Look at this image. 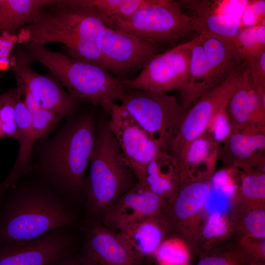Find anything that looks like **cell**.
I'll return each mask as SVG.
<instances>
[{"label": "cell", "instance_id": "35", "mask_svg": "<svg viewBox=\"0 0 265 265\" xmlns=\"http://www.w3.org/2000/svg\"><path fill=\"white\" fill-rule=\"evenodd\" d=\"M240 250L245 255L251 258L252 263L262 265L265 259V238H238Z\"/></svg>", "mask_w": 265, "mask_h": 265}, {"label": "cell", "instance_id": "22", "mask_svg": "<svg viewBox=\"0 0 265 265\" xmlns=\"http://www.w3.org/2000/svg\"><path fill=\"white\" fill-rule=\"evenodd\" d=\"M138 182L170 202L180 183L177 159L168 151H160L146 165Z\"/></svg>", "mask_w": 265, "mask_h": 265}, {"label": "cell", "instance_id": "1", "mask_svg": "<svg viewBox=\"0 0 265 265\" xmlns=\"http://www.w3.org/2000/svg\"><path fill=\"white\" fill-rule=\"evenodd\" d=\"M0 206V245L40 238L79 221L76 204L46 183L26 182L9 189Z\"/></svg>", "mask_w": 265, "mask_h": 265}, {"label": "cell", "instance_id": "42", "mask_svg": "<svg viewBox=\"0 0 265 265\" xmlns=\"http://www.w3.org/2000/svg\"><path fill=\"white\" fill-rule=\"evenodd\" d=\"M2 138H3V135L1 130V122L0 121V139Z\"/></svg>", "mask_w": 265, "mask_h": 265}, {"label": "cell", "instance_id": "11", "mask_svg": "<svg viewBox=\"0 0 265 265\" xmlns=\"http://www.w3.org/2000/svg\"><path fill=\"white\" fill-rule=\"evenodd\" d=\"M74 228L59 227L32 240L0 245V265H54L76 252L77 238Z\"/></svg>", "mask_w": 265, "mask_h": 265}, {"label": "cell", "instance_id": "32", "mask_svg": "<svg viewBox=\"0 0 265 265\" xmlns=\"http://www.w3.org/2000/svg\"><path fill=\"white\" fill-rule=\"evenodd\" d=\"M32 114L31 136L33 143L46 136L63 117L52 110L40 108Z\"/></svg>", "mask_w": 265, "mask_h": 265}, {"label": "cell", "instance_id": "24", "mask_svg": "<svg viewBox=\"0 0 265 265\" xmlns=\"http://www.w3.org/2000/svg\"><path fill=\"white\" fill-rule=\"evenodd\" d=\"M55 0H0V36L31 23Z\"/></svg>", "mask_w": 265, "mask_h": 265}, {"label": "cell", "instance_id": "39", "mask_svg": "<svg viewBox=\"0 0 265 265\" xmlns=\"http://www.w3.org/2000/svg\"><path fill=\"white\" fill-rule=\"evenodd\" d=\"M1 130L3 138H12L17 139L18 128L15 121L1 123Z\"/></svg>", "mask_w": 265, "mask_h": 265}, {"label": "cell", "instance_id": "44", "mask_svg": "<svg viewBox=\"0 0 265 265\" xmlns=\"http://www.w3.org/2000/svg\"><path fill=\"white\" fill-rule=\"evenodd\" d=\"M258 265L252 263V264H251V265Z\"/></svg>", "mask_w": 265, "mask_h": 265}, {"label": "cell", "instance_id": "20", "mask_svg": "<svg viewBox=\"0 0 265 265\" xmlns=\"http://www.w3.org/2000/svg\"><path fill=\"white\" fill-rule=\"evenodd\" d=\"M182 8L192 11L197 32L235 39L240 28V15L224 7L226 1L179 0Z\"/></svg>", "mask_w": 265, "mask_h": 265}, {"label": "cell", "instance_id": "9", "mask_svg": "<svg viewBox=\"0 0 265 265\" xmlns=\"http://www.w3.org/2000/svg\"><path fill=\"white\" fill-rule=\"evenodd\" d=\"M196 36L154 55L137 77L124 81L125 90L143 89L164 92L179 90L187 78L191 49Z\"/></svg>", "mask_w": 265, "mask_h": 265}, {"label": "cell", "instance_id": "19", "mask_svg": "<svg viewBox=\"0 0 265 265\" xmlns=\"http://www.w3.org/2000/svg\"><path fill=\"white\" fill-rule=\"evenodd\" d=\"M226 110L234 129L249 126L265 127V91L256 86L246 67Z\"/></svg>", "mask_w": 265, "mask_h": 265}, {"label": "cell", "instance_id": "5", "mask_svg": "<svg viewBox=\"0 0 265 265\" xmlns=\"http://www.w3.org/2000/svg\"><path fill=\"white\" fill-rule=\"evenodd\" d=\"M88 176L83 189L86 219L99 220L106 210L138 182L124 161L108 122L96 130Z\"/></svg>", "mask_w": 265, "mask_h": 265}, {"label": "cell", "instance_id": "41", "mask_svg": "<svg viewBox=\"0 0 265 265\" xmlns=\"http://www.w3.org/2000/svg\"><path fill=\"white\" fill-rule=\"evenodd\" d=\"M6 193V192L3 191V190L0 188V206L1 205L4 199Z\"/></svg>", "mask_w": 265, "mask_h": 265}, {"label": "cell", "instance_id": "23", "mask_svg": "<svg viewBox=\"0 0 265 265\" xmlns=\"http://www.w3.org/2000/svg\"><path fill=\"white\" fill-rule=\"evenodd\" d=\"M118 233L135 252L145 258L155 255L170 235L169 224L162 212Z\"/></svg>", "mask_w": 265, "mask_h": 265}, {"label": "cell", "instance_id": "18", "mask_svg": "<svg viewBox=\"0 0 265 265\" xmlns=\"http://www.w3.org/2000/svg\"><path fill=\"white\" fill-rule=\"evenodd\" d=\"M218 159L225 167L265 172V127L234 129L223 145L219 146Z\"/></svg>", "mask_w": 265, "mask_h": 265}, {"label": "cell", "instance_id": "10", "mask_svg": "<svg viewBox=\"0 0 265 265\" xmlns=\"http://www.w3.org/2000/svg\"><path fill=\"white\" fill-rule=\"evenodd\" d=\"M245 69L243 63L220 86L201 97L186 111L168 149L176 158L189 143L205 132L212 117L226 107Z\"/></svg>", "mask_w": 265, "mask_h": 265}, {"label": "cell", "instance_id": "15", "mask_svg": "<svg viewBox=\"0 0 265 265\" xmlns=\"http://www.w3.org/2000/svg\"><path fill=\"white\" fill-rule=\"evenodd\" d=\"M110 116L109 128L138 181L148 163L162 150L121 105L115 104Z\"/></svg>", "mask_w": 265, "mask_h": 265}, {"label": "cell", "instance_id": "14", "mask_svg": "<svg viewBox=\"0 0 265 265\" xmlns=\"http://www.w3.org/2000/svg\"><path fill=\"white\" fill-rule=\"evenodd\" d=\"M31 62L26 52L21 48L16 49L10 57L9 66L17 89L32 93L37 99L40 108L55 111L63 117L73 112L77 100L66 92L54 77L34 71Z\"/></svg>", "mask_w": 265, "mask_h": 265}, {"label": "cell", "instance_id": "3", "mask_svg": "<svg viewBox=\"0 0 265 265\" xmlns=\"http://www.w3.org/2000/svg\"><path fill=\"white\" fill-rule=\"evenodd\" d=\"M92 114L66 124L49 142L38 167L40 181L76 204L83 195L85 170L95 141Z\"/></svg>", "mask_w": 265, "mask_h": 265}, {"label": "cell", "instance_id": "31", "mask_svg": "<svg viewBox=\"0 0 265 265\" xmlns=\"http://www.w3.org/2000/svg\"><path fill=\"white\" fill-rule=\"evenodd\" d=\"M187 243L177 237H169L159 246L155 255L161 265H188Z\"/></svg>", "mask_w": 265, "mask_h": 265}, {"label": "cell", "instance_id": "40", "mask_svg": "<svg viewBox=\"0 0 265 265\" xmlns=\"http://www.w3.org/2000/svg\"><path fill=\"white\" fill-rule=\"evenodd\" d=\"M54 265H81L79 253L70 254L59 260Z\"/></svg>", "mask_w": 265, "mask_h": 265}, {"label": "cell", "instance_id": "13", "mask_svg": "<svg viewBox=\"0 0 265 265\" xmlns=\"http://www.w3.org/2000/svg\"><path fill=\"white\" fill-rule=\"evenodd\" d=\"M79 253L81 265H144L145 259L135 252L121 235L100 221L85 220Z\"/></svg>", "mask_w": 265, "mask_h": 265}, {"label": "cell", "instance_id": "27", "mask_svg": "<svg viewBox=\"0 0 265 265\" xmlns=\"http://www.w3.org/2000/svg\"><path fill=\"white\" fill-rule=\"evenodd\" d=\"M231 218L238 238H265V207L235 203Z\"/></svg>", "mask_w": 265, "mask_h": 265}, {"label": "cell", "instance_id": "38", "mask_svg": "<svg viewBox=\"0 0 265 265\" xmlns=\"http://www.w3.org/2000/svg\"><path fill=\"white\" fill-rule=\"evenodd\" d=\"M234 254H224L205 256L196 265H240L239 259Z\"/></svg>", "mask_w": 265, "mask_h": 265}, {"label": "cell", "instance_id": "28", "mask_svg": "<svg viewBox=\"0 0 265 265\" xmlns=\"http://www.w3.org/2000/svg\"><path fill=\"white\" fill-rule=\"evenodd\" d=\"M234 203L265 207V172L256 169L240 170Z\"/></svg>", "mask_w": 265, "mask_h": 265}, {"label": "cell", "instance_id": "43", "mask_svg": "<svg viewBox=\"0 0 265 265\" xmlns=\"http://www.w3.org/2000/svg\"><path fill=\"white\" fill-rule=\"evenodd\" d=\"M2 72L1 70H0V80L2 78Z\"/></svg>", "mask_w": 265, "mask_h": 265}, {"label": "cell", "instance_id": "29", "mask_svg": "<svg viewBox=\"0 0 265 265\" xmlns=\"http://www.w3.org/2000/svg\"><path fill=\"white\" fill-rule=\"evenodd\" d=\"M265 25L240 29L234 39L237 49L243 60L265 52Z\"/></svg>", "mask_w": 265, "mask_h": 265}, {"label": "cell", "instance_id": "2", "mask_svg": "<svg viewBox=\"0 0 265 265\" xmlns=\"http://www.w3.org/2000/svg\"><path fill=\"white\" fill-rule=\"evenodd\" d=\"M45 7L30 24L19 30L17 42L45 45L59 43L68 56L103 65L101 43L106 25L91 9L56 0Z\"/></svg>", "mask_w": 265, "mask_h": 265}, {"label": "cell", "instance_id": "12", "mask_svg": "<svg viewBox=\"0 0 265 265\" xmlns=\"http://www.w3.org/2000/svg\"><path fill=\"white\" fill-rule=\"evenodd\" d=\"M210 178L180 183L175 196L162 211L173 237L193 243L204 221Z\"/></svg>", "mask_w": 265, "mask_h": 265}, {"label": "cell", "instance_id": "25", "mask_svg": "<svg viewBox=\"0 0 265 265\" xmlns=\"http://www.w3.org/2000/svg\"><path fill=\"white\" fill-rule=\"evenodd\" d=\"M157 0H68L72 5L88 7L94 11L106 25L152 5Z\"/></svg>", "mask_w": 265, "mask_h": 265}, {"label": "cell", "instance_id": "17", "mask_svg": "<svg viewBox=\"0 0 265 265\" xmlns=\"http://www.w3.org/2000/svg\"><path fill=\"white\" fill-rule=\"evenodd\" d=\"M168 203L137 182L106 210L101 222L106 227L120 232L160 213Z\"/></svg>", "mask_w": 265, "mask_h": 265}, {"label": "cell", "instance_id": "4", "mask_svg": "<svg viewBox=\"0 0 265 265\" xmlns=\"http://www.w3.org/2000/svg\"><path fill=\"white\" fill-rule=\"evenodd\" d=\"M25 44L31 62H38L46 66L72 97L77 100H87L110 115L115 101L119 100L125 90L123 80L113 76L102 66L50 50L45 45Z\"/></svg>", "mask_w": 265, "mask_h": 265}, {"label": "cell", "instance_id": "26", "mask_svg": "<svg viewBox=\"0 0 265 265\" xmlns=\"http://www.w3.org/2000/svg\"><path fill=\"white\" fill-rule=\"evenodd\" d=\"M207 214L193 242L204 252L224 241L234 232L232 220L227 214Z\"/></svg>", "mask_w": 265, "mask_h": 265}, {"label": "cell", "instance_id": "16", "mask_svg": "<svg viewBox=\"0 0 265 265\" xmlns=\"http://www.w3.org/2000/svg\"><path fill=\"white\" fill-rule=\"evenodd\" d=\"M158 53V48L130 33L106 26L101 43L103 65L109 72L122 76L141 70Z\"/></svg>", "mask_w": 265, "mask_h": 265}, {"label": "cell", "instance_id": "33", "mask_svg": "<svg viewBox=\"0 0 265 265\" xmlns=\"http://www.w3.org/2000/svg\"><path fill=\"white\" fill-rule=\"evenodd\" d=\"M234 130L226 107L217 112L212 118L206 130L212 139L220 145L230 136Z\"/></svg>", "mask_w": 265, "mask_h": 265}, {"label": "cell", "instance_id": "30", "mask_svg": "<svg viewBox=\"0 0 265 265\" xmlns=\"http://www.w3.org/2000/svg\"><path fill=\"white\" fill-rule=\"evenodd\" d=\"M32 120V113L17 90L15 122L18 128L17 140L19 143L18 156L21 159L28 158L31 152L33 146L31 140Z\"/></svg>", "mask_w": 265, "mask_h": 265}, {"label": "cell", "instance_id": "37", "mask_svg": "<svg viewBox=\"0 0 265 265\" xmlns=\"http://www.w3.org/2000/svg\"><path fill=\"white\" fill-rule=\"evenodd\" d=\"M16 89H10L0 96V121L1 123L15 121Z\"/></svg>", "mask_w": 265, "mask_h": 265}, {"label": "cell", "instance_id": "8", "mask_svg": "<svg viewBox=\"0 0 265 265\" xmlns=\"http://www.w3.org/2000/svg\"><path fill=\"white\" fill-rule=\"evenodd\" d=\"M119 100L162 150L167 151L186 111L176 98L164 92L131 89Z\"/></svg>", "mask_w": 265, "mask_h": 265}, {"label": "cell", "instance_id": "36", "mask_svg": "<svg viewBox=\"0 0 265 265\" xmlns=\"http://www.w3.org/2000/svg\"><path fill=\"white\" fill-rule=\"evenodd\" d=\"M244 63L256 86L265 89V52L244 59Z\"/></svg>", "mask_w": 265, "mask_h": 265}, {"label": "cell", "instance_id": "21", "mask_svg": "<svg viewBox=\"0 0 265 265\" xmlns=\"http://www.w3.org/2000/svg\"><path fill=\"white\" fill-rule=\"evenodd\" d=\"M219 146L205 132L189 143L177 158L180 183L211 178L215 172Z\"/></svg>", "mask_w": 265, "mask_h": 265}, {"label": "cell", "instance_id": "34", "mask_svg": "<svg viewBox=\"0 0 265 265\" xmlns=\"http://www.w3.org/2000/svg\"><path fill=\"white\" fill-rule=\"evenodd\" d=\"M234 201V197L211 185L210 191L205 204L206 212L207 214L226 215Z\"/></svg>", "mask_w": 265, "mask_h": 265}, {"label": "cell", "instance_id": "7", "mask_svg": "<svg viewBox=\"0 0 265 265\" xmlns=\"http://www.w3.org/2000/svg\"><path fill=\"white\" fill-rule=\"evenodd\" d=\"M130 33L158 48L174 45L193 31L197 32L193 16L185 14L179 0H157L131 16L108 25Z\"/></svg>", "mask_w": 265, "mask_h": 265}, {"label": "cell", "instance_id": "6", "mask_svg": "<svg viewBox=\"0 0 265 265\" xmlns=\"http://www.w3.org/2000/svg\"><path fill=\"white\" fill-rule=\"evenodd\" d=\"M243 61L234 39L210 33L197 35L186 81L178 90L183 107L188 110L201 97L220 86Z\"/></svg>", "mask_w": 265, "mask_h": 265}]
</instances>
